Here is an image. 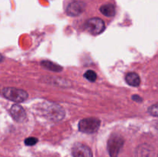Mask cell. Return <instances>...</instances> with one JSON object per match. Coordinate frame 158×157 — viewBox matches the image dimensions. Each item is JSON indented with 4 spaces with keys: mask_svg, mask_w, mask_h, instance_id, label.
<instances>
[{
    "mask_svg": "<svg viewBox=\"0 0 158 157\" xmlns=\"http://www.w3.org/2000/svg\"><path fill=\"white\" fill-rule=\"evenodd\" d=\"M2 93L5 98L17 103H22L28 98V93L26 91L13 87L4 88Z\"/></svg>",
    "mask_w": 158,
    "mask_h": 157,
    "instance_id": "6da1fadb",
    "label": "cell"
},
{
    "mask_svg": "<svg viewBox=\"0 0 158 157\" xmlns=\"http://www.w3.org/2000/svg\"><path fill=\"white\" fill-rule=\"evenodd\" d=\"M123 145V139L119 134H114L110 137L107 149L110 157H117Z\"/></svg>",
    "mask_w": 158,
    "mask_h": 157,
    "instance_id": "7a4b0ae2",
    "label": "cell"
},
{
    "mask_svg": "<svg viewBox=\"0 0 158 157\" xmlns=\"http://www.w3.org/2000/svg\"><path fill=\"white\" fill-rule=\"evenodd\" d=\"M100 126V121L95 118L83 119L79 123V130L85 133L96 132Z\"/></svg>",
    "mask_w": 158,
    "mask_h": 157,
    "instance_id": "3957f363",
    "label": "cell"
},
{
    "mask_svg": "<svg viewBox=\"0 0 158 157\" xmlns=\"http://www.w3.org/2000/svg\"><path fill=\"white\" fill-rule=\"evenodd\" d=\"M86 29L92 35H99L103 32L105 29V23L101 18H93L86 22Z\"/></svg>",
    "mask_w": 158,
    "mask_h": 157,
    "instance_id": "277c9868",
    "label": "cell"
},
{
    "mask_svg": "<svg viewBox=\"0 0 158 157\" xmlns=\"http://www.w3.org/2000/svg\"><path fill=\"white\" fill-rule=\"evenodd\" d=\"M72 153L74 157H93L91 149L87 146L82 143H77L72 149Z\"/></svg>",
    "mask_w": 158,
    "mask_h": 157,
    "instance_id": "5b68a950",
    "label": "cell"
},
{
    "mask_svg": "<svg viewBox=\"0 0 158 157\" xmlns=\"http://www.w3.org/2000/svg\"><path fill=\"white\" fill-rule=\"evenodd\" d=\"M85 8H86V5L83 2H73L70 3L67 7L66 13L70 16H77L84 12Z\"/></svg>",
    "mask_w": 158,
    "mask_h": 157,
    "instance_id": "8992f818",
    "label": "cell"
},
{
    "mask_svg": "<svg viewBox=\"0 0 158 157\" xmlns=\"http://www.w3.org/2000/svg\"><path fill=\"white\" fill-rule=\"evenodd\" d=\"M10 113L12 118L18 123H22L26 118V111L19 104H14L10 109Z\"/></svg>",
    "mask_w": 158,
    "mask_h": 157,
    "instance_id": "52a82bcc",
    "label": "cell"
},
{
    "mask_svg": "<svg viewBox=\"0 0 158 157\" xmlns=\"http://www.w3.org/2000/svg\"><path fill=\"white\" fill-rule=\"evenodd\" d=\"M46 115L49 119L53 120L62 119L64 116V112L56 105H52L46 109Z\"/></svg>",
    "mask_w": 158,
    "mask_h": 157,
    "instance_id": "ba28073f",
    "label": "cell"
},
{
    "mask_svg": "<svg viewBox=\"0 0 158 157\" xmlns=\"http://www.w3.org/2000/svg\"><path fill=\"white\" fill-rule=\"evenodd\" d=\"M126 82L131 86H138L140 83V76L135 72H130L126 75Z\"/></svg>",
    "mask_w": 158,
    "mask_h": 157,
    "instance_id": "9c48e42d",
    "label": "cell"
},
{
    "mask_svg": "<svg viewBox=\"0 0 158 157\" xmlns=\"http://www.w3.org/2000/svg\"><path fill=\"white\" fill-rule=\"evenodd\" d=\"M100 12L103 15L106 17H112L115 15L116 9L115 6L112 4L103 5L100 7Z\"/></svg>",
    "mask_w": 158,
    "mask_h": 157,
    "instance_id": "30bf717a",
    "label": "cell"
},
{
    "mask_svg": "<svg viewBox=\"0 0 158 157\" xmlns=\"http://www.w3.org/2000/svg\"><path fill=\"white\" fill-rule=\"evenodd\" d=\"M41 64L42 66L44 68H46V69L51 71H54V72H60V71H62V69H63L61 66H58V65L55 64V63L52 62L50 61H43Z\"/></svg>",
    "mask_w": 158,
    "mask_h": 157,
    "instance_id": "8fae6325",
    "label": "cell"
},
{
    "mask_svg": "<svg viewBox=\"0 0 158 157\" xmlns=\"http://www.w3.org/2000/svg\"><path fill=\"white\" fill-rule=\"evenodd\" d=\"M84 77L86 78V79L89 80V81L94 82V81H96V79H97V75L94 71L87 70L86 72H85Z\"/></svg>",
    "mask_w": 158,
    "mask_h": 157,
    "instance_id": "7c38bea8",
    "label": "cell"
},
{
    "mask_svg": "<svg viewBox=\"0 0 158 157\" xmlns=\"http://www.w3.org/2000/svg\"><path fill=\"white\" fill-rule=\"evenodd\" d=\"M148 112L154 116H158V103L151 106L148 109Z\"/></svg>",
    "mask_w": 158,
    "mask_h": 157,
    "instance_id": "4fadbf2b",
    "label": "cell"
},
{
    "mask_svg": "<svg viewBox=\"0 0 158 157\" xmlns=\"http://www.w3.org/2000/svg\"><path fill=\"white\" fill-rule=\"evenodd\" d=\"M38 142V139L35 137H29V138H27L26 140H25V144L26 146H34L35 143Z\"/></svg>",
    "mask_w": 158,
    "mask_h": 157,
    "instance_id": "5bb4252c",
    "label": "cell"
},
{
    "mask_svg": "<svg viewBox=\"0 0 158 157\" xmlns=\"http://www.w3.org/2000/svg\"><path fill=\"white\" fill-rule=\"evenodd\" d=\"M133 99L135 100V101H137V102L142 101L141 98H140V96H138V95H133Z\"/></svg>",
    "mask_w": 158,
    "mask_h": 157,
    "instance_id": "9a60e30c",
    "label": "cell"
},
{
    "mask_svg": "<svg viewBox=\"0 0 158 157\" xmlns=\"http://www.w3.org/2000/svg\"><path fill=\"white\" fill-rule=\"evenodd\" d=\"M2 58H3V57L1 55H0V62H2Z\"/></svg>",
    "mask_w": 158,
    "mask_h": 157,
    "instance_id": "2e32d148",
    "label": "cell"
},
{
    "mask_svg": "<svg viewBox=\"0 0 158 157\" xmlns=\"http://www.w3.org/2000/svg\"><path fill=\"white\" fill-rule=\"evenodd\" d=\"M157 157H158V156H157Z\"/></svg>",
    "mask_w": 158,
    "mask_h": 157,
    "instance_id": "e0dca14e",
    "label": "cell"
}]
</instances>
